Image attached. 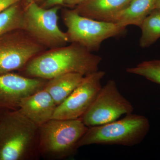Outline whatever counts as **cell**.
Here are the masks:
<instances>
[{
	"label": "cell",
	"mask_w": 160,
	"mask_h": 160,
	"mask_svg": "<svg viewBox=\"0 0 160 160\" xmlns=\"http://www.w3.org/2000/svg\"><path fill=\"white\" fill-rule=\"evenodd\" d=\"M102 58L75 43L47 49L32 59L20 71L27 77L49 80L75 72L88 75L98 71Z\"/></svg>",
	"instance_id": "obj_1"
},
{
	"label": "cell",
	"mask_w": 160,
	"mask_h": 160,
	"mask_svg": "<svg viewBox=\"0 0 160 160\" xmlns=\"http://www.w3.org/2000/svg\"><path fill=\"white\" fill-rule=\"evenodd\" d=\"M39 127L18 110L0 113V160H36Z\"/></svg>",
	"instance_id": "obj_2"
},
{
	"label": "cell",
	"mask_w": 160,
	"mask_h": 160,
	"mask_svg": "<svg viewBox=\"0 0 160 160\" xmlns=\"http://www.w3.org/2000/svg\"><path fill=\"white\" fill-rule=\"evenodd\" d=\"M150 127L146 117L129 113L121 119L89 127L78 143V148L91 145L136 146L146 137Z\"/></svg>",
	"instance_id": "obj_3"
},
{
	"label": "cell",
	"mask_w": 160,
	"mask_h": 160,
	"mask_svg": "<svg viewBox=\"0 0 160 160\" xmlns=\"http://www.w3.org/2000/svg\"><path fill=\"white\" fill-rule=\"evenodd\" d=\"M88 128L81 118L49 120L39 127L40 157L60 160L74 154L78 143Z\"/></svg>",
	"instance_id": "obj_4"
},
{
	"label": "cell",
	"mask_w": 160,
	"mask_h": 160,
	"mask_svg": "<svg viewBox=\"0 0 160 160\" xmlns=\"http://www.w3.org/2000/svg\"><path fill=\"white\" fill-rule=\"evenodd\" d=\"M62 18L69 42L78 44L92 52L98 51L105 40L122 36L126 32V27L83 16L73 8L62 9Z\"/></svg>",
	"instance_id": "obj_5"
},
{
	"label": "cell",
	"mask_w": 160,
	"mask_h": 160,
	"mask_svg": "<svg viewBox=\"0 0 160 160\" xmlns=\"http://www.w3.org/2000/svg\"><path fill=\"white\" fill-rule=\"evenodd\" d=\"M61 6L49 8L38 3H25L22 29L46 49L66 46L69 42L66 32L59 27Z\"/></svg>",
	"instance_id": "obj_6"
},
{
	"label": "cell",
	"mask_w": 160,
	"mask_h": 160,
	"mask_svg": "<svg viewBox=\"0 0 160 160\" xmlns=\"http://www.w3.org/2000/svg\"><path fill=\"white\" fill-rule=\"evenodd\" d=\"M47 49L23 29L0 36V75L21 71L29 61Z\"/></svg>",
	"instance_id": "obj_7"
},
{
	"label": "cell",
	"mask_w": 160,
	"mask_h": 160,
	"mask_svg": "<svg viewBox=\"0 0 160 160\" xmlns=\"http://www.w3.org/2000/svg\"><path fill=\"white\" fill-rule=\"evenodd\" d=\"M133 107L120 93L115 81L109 80L80 118L88 127L104 125L132 113Z\"/></svg>",
	"instance_id": "obj_8"
},
{
	"label": "cell",
	"mask_w": 160,
	"mask_h": 160,
	"mask_svg": "<svg viewBox=\"0 0 160 160\" xmlns=\"http://www.w3.org/2000/svg\"><path fill=\"white\" fill-rule=\"evenodd\" d=\"M105 75V72L98 70L85 76L68 98L57 106L52 119L70 120L82 117L98 94Z\"/></svg>",
	"instance_id": "obj_9"
},
{
	"label": "cell",
	"mask_w": 160,
	"mask_h": 160,
	"mask_svg": "<svg viewBox=\"0 0 160 160\" xmlns=\"http://www.w3.org/2000/svg\"><path fill=\"white\" fill-rule=\"evenodd\" d=\"M47 81L14 72L0 75V113L18 110L23 99L43 89Z\"/></svg>",
	"instance_id": "obj_10"
},
{
	"label": "cell",
	"mask_w": 160,
	"mask_h": 160,
	"mask_svg": "<svg viewBox=\"0 0 160 160\" xmlns=\"http://www.w3.org/2000/svg\"><path fill=\"white\" fill-rule=\"evenodd\" d=\"M57 106L44 88L23 99L18 110L40 127L52 119Z\"/></svg>",
	"instance_id": "obj_11"
},
{
	"label": "cell",
	"mask_w": 160,
	"mask_h": 160,
	"mask_svg": "<svg viewBox=\"0 0 160 160\" xmlns=\"http://www.w3.org/2000/svg\"><path fill=\"white\" fill-rule=\"evenodd\" d=\"M132 0H87L73 7L81 15L101 22H114Z\"/></svg>",
	"instance_id": "obj_12"
},
{
	"label": "cell",
	"mask_w": 160,
	"mask_h": 160,
	"mask_svg": "<svg viewBox=\"0 0 160 160\" xmlns=\"http://www.w3.org/2000/svg\"><path fill=\"white\" fill-rule=\"evenodd\" d=\"M84 77L83 75L75 72L60 75L48 80L44 88L58 106L68 98Z\"/></svg>",
	"instance_id": "obj_13"
},
{
	"label": "cell",
	"mask_w": 160,
	"mask_h": 160,
	"mask_svg": "<svg viewBox=\"0 0 160 160\" xmlns=\"http://www.w3.org/2000/svg\"><path fill=\"white\" fill-rule=\"evenodd\" d=\"M157 0H132L126 9L115 20L119 26L133 25L141 27L144 20L154 9Z\"/></svg>",
	"instance_id": "obj_14"
},
{
	"label": "cell",
	"mask_w": 160,
	"mask_h": 160,
	"mask_svg": "<svg viewBox=\"0 0 160 160\" xmlns=\"http://www.w3.org/2000/svg\"><path fill=\"white\" fill-rule=\"evenodd\" d=\"M139 40L141 48L150 47L160 38V9H155L143 21Z\"/></svg>",
	"instance_id": "obj_15"
},
{
	"label": "cell",
	"mask_w": 160,
	"mask_h": 160,
	"mask_svg": "<svg viewBox=\"0 0 160 160\" xmlns=\"http://www.w3.org/2000/svg\"><path fill=\"white\" fill-rule=\"evenodd\" d=\"M23 1L12 5L0 13V36L12 30L22 29L25 7L22 3Z\"/></svg>",
	"instance_id": "obj_16"
},
{
	"label": "cell",
	"mask_w": 160,
	"mask_h": 160,
	"mask_svg": "<svg viewBox=\"0 0 160 160\" xmlns=\"http://www.w3.org/2000/svg\"><path fill=\"white\" fill-rule=\"evenodd\" d=\"M126 71L160 85V59L144 61L134 67L127 68Z\"/></svg>",
	"instance_id": "obj_17"
},
{
	"label": "cell",
	"mask_w": 160,
	"mask_h": 160,
	"mask_svg": "<svg viewBox=\"0 0 160 160\" xmlns=\"http://www.w3.org/2000/svg\"><path fill=\"white\" fill-rule=\"evenodd\" d=\"M23 0H0V13L16 3Z\"/></svg>",
	"instance_id": "obj_18"
},
{
	"label": "cell",
	"mask_w": 160,
	"mask_h": 160,
	"mask_svg": "<svg viewBox=\"0 0 160 160\" xmlns=\"http://www.w3.org/2000/svg\"><path fill=\"white\" fill-rule=\"evenodd\" d=\"M64 1L65 0H45L41 6L46 8H50L55 6H63Z\"/></svg>",
	"instance_id": "obj_19"
},
{
	"label": "cell",
	"mask_w": 160,
	"mask_h": 160,
	"mask_svg": "<svg viewBox=\"0 0 160 160\" xmlns=\"http://www.w3.org/2000/svg\"><path fill=\"white\" fill-rule=\"evenodd\" d=\"M86 1L87 0H65L63 3V6L69 8H73Z\"/></svg>",
	"instance_id": "obj_20"
},
{
	"label": "cell",
	"mask_w": 160,
	"mask_h": 160,
	"mask_svg": "<svg viewBox=\"0 0 160 160\" xmlns=\"http://www.w3.org/2000/svg\"><path fill=\"white\" fill-rule=\"evenodd\" d=\"M43 0H23V2L25 3H29L30 2H36L39 3L42 2Z\"/></svg>",
	"instance_id": "obj_21"
},
{
	"label": "cell",
	"mask_w": 160,
	"mask_h": 160,
	"mask_svg": "<svg viewBox=\"0 0 160 160\" xmlns=\"http://www.w3.org/2000/svg\"><path fill=\"white\" fill-rule=\"evenodd\" d=\"M155 9H160V0H157L155 4Z\"/></svg>",
	"instance_id": "obj_22"
}]
</instances>
